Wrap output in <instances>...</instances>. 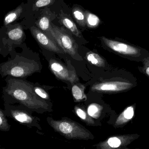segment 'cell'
<instances>
[{"label": "cell", "mask_w": 149, "mask_h": 149, "mask_svg": "<svg viewBox=\"0 0 149 149\" xmlns=\"http://www.w3.org/2000/svg\"><path fill=\"white\" fill-rule=\"evenodd\" d=\"M86 58L89 62L93 65L97 66H102L103 65V60L99 55L95 53L88 52L86 54Z\"/></svg>", "instance_id": "9a60e30c"}, {"label": "cell", "mask_w": 149, "mask_h": 149, "mask_svg": "<svg viewBox=\"0 0 149 149\" xmlns=\"http://www.w3.org/2000/svg\"><path fill=\"white\" fill-rule=\"evenodd\" d=\"M146 73L149 76V67H148V68H147V69H146Z\"/></svg>", "instance_id": "d4e9b609"}, {"label": "cell", "mask_w": 149, "mask_h": 149, "mask_svg": "<svg viewBox=\"0 0 149 149\" xmlns=\"http://www.w3.org/2000/svg\"><path fill=\"white\" fill-rule=\"evenodd\" d=\"M60 21L62 23L63 25L66 28L68 29L74 35L79 38H81L82 37L81 33L78 29L74 22L70 18L65 17L61 15Z\"/></svg>", "instance_id": "9c48e42d"}, {"label": "cell", "mask_w": 149, "mask_h": 149, "mask_svg": "<svg viewBox=\"0 0 149 149\" xmlns=\"http://www.w3.org/2000/svg\"><path fill=\"white\" fill-rule=\"evenodd\" d=\"M123 116L125 119L129 120L131 119L134 116V109L132 107H129L126 109L123 113Z\"/></svg>", "instance_id": "cb8c5ba5"}, {"label": "cell", "mask_w": 149, "mask_h": 149, "mask_svg": "<svg viewBox=\"0 0 149 149\" xmlns=\"http://www.w3.org/2000/svg\"><path fill=\"white\" fill-rule=\"evenodd\" d=\"M22 12L23 8L21 6H19L14 10L8 13L5 16L4 19V24L5 26L9 25L10 23L16 20L19 17Z\"/></svg>", "instance_id": "7c38bea8"}, {"label": "cell", "mask_w": 149, "mask_h": 149, "mask_svg": "<svg viewBox=\"0 0 149 149\" xmlns=\"http://www.w3.org/2000/svg\"><path fill=\"white\" fill-rule=\"evenodd\" d=\"M39 69V64L35 61L17 56L14 60L1 64L0 71L3 76L24 77L37 72Z\"/></svg>", "instance_id": "7a4b0ae2"}, {"label": "cell", "mask_w": 149, "mask_h": 149, "mask_svg": "<svg viewBox=\"0 0 149 149\" xmlns=\"http://www.w3.org/2000/svg\"><path fill=\"white\" fill-rule=\"evenodd\" d=\"M37 26L43 31H48L50 28V20L47 16H43L36 23Z\"/></svg>", "instance_id": "ac0fdd59"}, {"label": "cell", "mask_w": 149, "mask_h": 149, "mask_svg": "<svg viewBox=\"0 0 149 149\" xmlns=\"http://www.w3.org/2000/svg\"><path fill=\"white\" fill-rule=\"evenodd\" d=\"M10 129V125L8 123L7 119L5 117L2 110L0 111V130L3 131H8Z\"/></svg>", "instance_id": "d6986e66"}, {"label": "cell", "mask_w": 149, "mask_h": 149, "mask_svg": "<svg viewBox=\"0 0 149 149\" xmlns=\"http://www.w3.org/2000/svg\"><path fill=\"white\" fill-rule=\"evenodd\" d=\"M30 31L38 43L44 48L58 54L64 53L63 50L58 47L57 43L52 40L45 33L36 27H31Z\"/></svg>", "instance_id": "8992f818"}, {"label": "cell", "mask_w": 149, "mask_h": 149, "mask_svg": "<svg viewBox=\"0 0 149 149\" xmlns=\"http://www.w3.org/2000/svg\"><path fill=\"white\" fill-rule=\"evenodd\" d=\"M12 116L16 121L24 124H30L33 122V118L25 111L20 110H11Z\"/></svg>", "instance_id": "30bf717a"}, {"label": "cell", "mask_w": 149, "mask_h": 149, "mask_svg": "<svg viewBox=\"0 0 149 149\" xmlns=\"http://www.w3.org/2000/svg\"><path fill=\"white\" fill-rule=\"evenodd\" d=\"M50 126L57 132L68 139H88L90 138L88 131L78 123L68 119L48 121Z\"/></svg>", "instance_id": "3957f363"}, {"label": "cell", "mask_w": 149, "mask_h": 149, "mask_svg": "<svg viewBox=\"0 0 149 149\" xmlns=\"http://www.w3.org/2000/svg\"><path fill=\"white\" fill-rule=\"evenodd\" d=\"M6 91L24 106L34 111H49V105L36 93L32 85L22 80L11 79Z\"/></svg>", "instance_id": "6da1fadb"}, {"label": "cell", "mask_w": 149, "mask_h": 149, "mask_svg": "<svg viewBox=\"0 0 149 149\" xmlns=\"http://www.w3.org/2000/svg\"><path fill=\"white\" fill-rule=\"evenodd\" d=\"M130 85L127 83L121 82L102 83L93 85L91 90L93 91H117L127 89Z\"/></svg>", "instance_id": "ba28073f"}, {"label": "cell", "mask_w": 149, "mask_h": 149, "mask_svg": "<svg viewBox=\"0 0 149 149\" xmlns=\"http://www.w3.org/2000/svg\"><path fill=\"white\" fill-rule=\"evenodd\" d=\"M108 143L110 147L117 148L121 145V141L118 138L113 137L108 139Z\"/></svg>", "instance_id": "7402d4cb"}, {"label": "cell", "mask_w": 149, "mask_h": 149, "mask_svg": "<svg viewBox=\"0 0 149 149\" xmlns=\"http://www.w3.org/2000/svg\"><path fill=\"white\" fill-rule=\"evenodd\" d=\"M72 14L79 26L82 27L85 26L86 25V15L85 13L81 8L78 7L74 8L72 10Z\"/></svg>", "instance_id": "4fadbf2b"}, {"label": "cell", "mask_w": 149, "mask_h": 149, "mask_svg": "<svg viewBox=\"0 0 149 149\" xmlns=\"http://www.w3.org/2000/svg\"><path fill=\"white\" fill-rule=\"evenodd\" d=\"M49 31L64 53L75 59L78 55V46L71 36L67 33L62 28L51 23Z\"/></svg>", "instance_id": "277c9868"}, {"label": "cell", "mask_w": 149, "mask_h": 149, "mask_svg": "<svg viewBox=\"0 0 149 149\" xmlns=\"http://www.w3.org/2000/svg\"><path fill=\"white\" fill-rule=\"evenodd\" d=\"M85 13L86 25L89 28H95L99 25L100 21L97 16L88 11Z\"/></svg>", "instance_id": "2e32d148"}, {"label": "cell", "mask_w": 149, "mask_h": 149, "mask_svg": "<svg viewBox=\"0 0 149 149\" xmlns=\"http://www.w3.org/2000/svg\"><path fill=\"white\" fill-rule=\"evenodd\" d=\"M74 111L77 116L84 122L89 124L93 123V120L90 117V116L86 113V111L82 108L78 106L74 107Z\"/></svg>", "instance_id": "e0dca14e"}, {"label": "cell", "mask_w": 149, "mask_h": 149, "mask_svg": "<svg viewBox=\"0 0 149 149\" xmlns=\"http://www.w3.org/2000/svg\"><path fill=\"white\" fill-rule=\"evenodd\" d=\"M84 86L81 84H75L73 85L72 93L75 102H81L87 99L84 92Z\"/></svg>", "instance_id": "8fae6325"}, {"label": "cell", "mask_w": 149, "mask_h": 149, "mask_svg": "<svg viewBox=\"0 0 149 149\" xmlns=\"http://www.w3.org/2000/svg\"><path fill=\"white\" fill-rule=\"evenodd\" d=\"M34 90L36 94L42 99L48 100L49 99V96L43 89L39 87H35Z\"/></svg>", "instance_id": "603a6c76"}, {"label": "cell", "mask_w": 149, "mask_h": 149, "mask_svg": "<svg viewBox=\"0 0 149 149\" xmlns=\"http://www.w3.org/2000/svg\"><path fill=\"white\" fill-rule=\"evenodd\" d=\"M100 112V108L96 104H91L88 109V113L91 117L97 118Z\"/></svg>", "instance_id": "ffe728a7"}, {"label": "cell", "mask_w": 149, "mask_h": 149, "mask_svg": "<svg viewBox=\"0 0 149 149\" xmlns=\"http://www.w3.org/2000/svg\"><path fill=\"white\" fill-rule=\"evenodd\" d=\"M8 35L9 39L17 41L23 38L24 36V32L22 27L19 26L10 30L8 33Z\"/></svg>", "instance_id": "5bb4252c"}, {"label": "cell", "mask_w": 149, "mask_h": 149, "mask_svg": "<svg viewBox=\"0 0 149 149\" xmlns=\"http://www.w3.org/2000/svg\"><path fill=\"white\" fill-rule=\"evenodd\" d=\"M55 0H36L33 6V9L40 8L52 5L54 2Z\"/></svg>", "instance_id": "44dd1931"}, {"label": "cell", "mask_w": 149, "mask_h": 149, "mask_svg": "<svg viewBox=\"0 0 149 149\" xmlns=\"http://www.w3.org/2000/svg\"><path fill=\"white\" fill-rule=\"evenodd\" d=\"M102 40L107 47L117 53L124 55H134L137 54L138 52L136 48L125 43L109 40L104 37H102Z\"/></svg>", "instance_id": "52a82bcc"}, {"label": "cell", "mask_w": 149, "mask_h": 149, "mask_svg": "<svg viewBox=\"0 0 149 149\" xmlns=\"http://www.w3.org/2000/svg\"><path fill=\"white\" fill-rule=\"evenodd\" d=\"M49 67L56 77L60 80L73 84L79 81V78L74 70H70L66 66L54 59L49 62Z\"/></svg>", "instance_id": "5b68a950"}]
</instances>
